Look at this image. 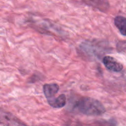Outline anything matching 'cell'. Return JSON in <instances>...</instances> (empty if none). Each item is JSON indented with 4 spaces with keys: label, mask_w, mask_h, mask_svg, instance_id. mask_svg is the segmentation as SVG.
Returning a JSON list of instances; mask_svg holds the SVG:
<instances>
[{
    "label": "cell",
    "mask_w": 126,
    "mask_h": 126,
    "mask_svg": "<svg viewBox=\"0 0 126 126\" xmlns=\"http://www.w3.org/2000/svg\"><path fill=\"white\" fill-rule=\"evenodd\" d=\"M74 108L87 116H100L106 112L105 108L100 101L91 97H82L77 100Z\"/></svg>",
    "instance_id": "6da1fadb"
},
{
    "label": "cell",
    "mask_w": 126,
    "mask_h": 126,
    "mask_svg": "<svg viewBox=\"0 0 126 126\" xmlns=\"http://www.w3.org/2000/svg\"><path fill=\"white\" fill-rule=\"evenodd\" d=\"M103 63L108 70L114 72H120L123 70V64L118 62L115 58L107 55L103 59Z\"/></svg>",
    "instance_id": "7a4b0ae2"
},
{
    "label": "cell",
    "mask_w": 126,
    "mask_h": 126,
    "mask_svg": "<svg viewBox=\"0 0 126 126\" xmlns=\"http://www.w3.org/2000/svg\"><path fill=\"white\" fill-rule=\"evenodd\" d=\"M0 124L6 126H27L8 113L0 110Z\"/></svg>",
    "instance_id": "3957f363"
},
{
    "label": "cell",
    "mask_w": 126,
    "mask_h": 126,
    "mask_svg": "<svg viewBox=\"0 0 126 126\" xmlns=\"http://www.w3.org/2000/svg\"><path fill=\"white\" fill-rule=\"evenodd\" d=\"M59 89L60 87L56 83L46 84L43 86V92L47 102L55 98V94L59 92Z\"/></svg>",
    "instance_id": "277c9868"
},
{
    "label": "cell",
    "mask_w": 126,
    "mask_h": 126,
    "mask_svg": "<svg viewBox=\"0 0 126 126\" xmlns=\"http://www.w3.org/2000/svg\"><path fill=\"white\" fill-rule=\"evenodd\" d=\"M47 102L50 107L54 108H62L66 105V97L65 94H61L56 98Z\"/></svg>",
    "instance_id": "5b68a950"
},
{
    "label": "cell",
    "mask_w": 126,
    "mask_h": 126,
    "mask_svg": "<svg viewBox=\"0 0 126 126\" xmlns=\"http://www.w3.org/2000/svg\"><path fill=\"white\" fill-rule=\"evenodd\" d=\"M114 24L123 36L126 35V18L121 16H118L114 18Z\"/></svg>",
    "instance_id": "8992f818"
},
{
    "label": "cell",
    "mask_w": 126,
    "mask_h": 126,
    "mask_svg": "<svg viewBox=\"0 0 126 126\" xmlns=\"http://www.w3.org/2000/svg\"><path fill=\"white\" fill-rule=\"evenodd\" d=\"M95 126H118L116 122L113 119L106 121L102 120L97 121L95 124Z\"/></svg>",
    "instance_id": "52a82bcc"
},
{
    "label": "cell",
    "mask_w": 126,
    "mask_h": 126,
    "mask_svg": "<svg viewBox=\"0 0 126 126\" xmlns=\"http://www.w3.org/2000/svg\"><path fill=\"white\" fill-rule=\"evenodd\" d=\"M117 49L120 52H125L126 50V41H119L117 44Z\"/></svg>",
    "instance_id": "ba28073f"
}]
</instances>
